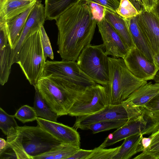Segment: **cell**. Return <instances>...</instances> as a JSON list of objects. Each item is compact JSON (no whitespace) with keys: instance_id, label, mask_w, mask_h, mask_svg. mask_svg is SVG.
Wrapping results in <instances>:
<instances>
[{"instance_id":"cell-40","label":"cell","mask_w":159,"mask_h":159,"mask_svg":"<svg viewBox=\"0 0 159 159\" xmlns=\"http://www.w3.org/2000/svg\"><path fill=\"white\" fill-rule=\"evenodd\" d=\"M153 60L154 63L159 68V54H156L154 55Z\"/></svg>"},{"instance_id":"cell-44","label":"cell","mask_w":159,"mask_h":159,"mask_svg":"<svg viewBox=\"0 0 159 159\" xmlns=\"http://www.w3.org/2000/svg\"><path fill=\"white\" fill-rule=\"evenodd\" d=\"M130 0V1L131 0Z\"/></svg>"},{"instance_id":"cell-2","label":"cell","mask_w":159,"mask_h":159,"mask_svg":"<svg viewBox=\"0 0 159 159\" xmlns=\"http://www.w3.org/2000/svg\"><path fill=\"white\" fill-rule=\"evenodd\" d=\"M7 135L8 145L17 159H33L61 143L38 125L11 127Z\"/></svg>"},{"instance_id":"cell-39","label":"cell","mask_w":159,"mask_h":159,"mask_svg":"<svg viewBox=\"0 0 159 159\" xmlns=\"http://www.w3.org/2000/svg\"><path fill=\"white\" fill-rule=\"evenodd\" d=\"M8 145L7 141L3 138H0V154L2 153L8 147Z\"/></svg>"},{"instance_id":"cell-30","label":"cell","mask_w":159,"mask_h":159,"mask_svg":"<svg viewBox=\"0 0 159 159\" xmlns=\"http://www.w3.org/2000/svg\"><path fill=\"white\" fill-rule=\"evenodd\" d=\"M13 115L7 114L1 107L0 108V128L5 135L11 127L18 126Z\"/></svg>"},{"instance_id":"cell-24","label":"cell","mask_w":159,"mask_h":159,"mask_svg":"<svg viewBox=\"0 0 159 159\" xmlns=\"http://www.w3.org/2000/svg\"><path fill=\"white\" fill-rule=\"evenodd\" d=\"M79 0H45L46 18L55 20L64 11Z\"/></svg>"},{"instance_id":"cell-20","label":"cell","mask_w":159,"mask_h":159,"mask_svg":"<svg viewBox=\"0 0 159 159\" xmlns=\"http://www.w3.org/2000/svg\"><path fill=\"white\" fill-rule=\"evenodd\" d=\"M104 19L120 36L129 50L135 47L125 19L106 8Z\"/></svg>"},{"instance_id":"cell-12","label":"cell","mask_w":159,"mask_h":159,"mask_svg":"<svg viewBox=\"0 0 159 159\" xmlns=\"http://www.w3.org/2000/svg\"><path fill=\"white\" fill-rule=\"evenodd\" d=\"M46 19L45 7L37 0L28 17L20 37L14 48L11 50L10 66L16 63L18 53L24 41L30 35L39 31Z\"/></svg>"},{"instance_id":"cell-15","label":"cell","mask_w":159,"mask_h":159,"mask_svg":"<svg viewBox=\"0 0 159 159\" xmlns=\"http://www.w3.org/2000/svg\"><path fill=\"white\" fill-rule=\"evenodd\" d=\"M128 119L127 111L121 104H109L93 114L76 116L73 127L76 129H88L90 125L97 122L109 120Z\"/></svg>"},{"instance_id":"cell-6","label":"cell","mask_w":159,"mask_h":159,"mask_svg":"<svg viewBox=\"0 0 159 159\" xmlns=\"http://www.w3.org/2000/svg\"><path fill=\"white\" fill-rule=\"evenodd\" d=\"M103 44L85 47L77 62L81 70L95 83L107 86L109 79V57L104 51Z\"/></svg>"},{"instance_id":"cell-3","label":"cell","mask_w":159,"mask_h":159,"mask_svg":"<svg viewBox=\"0 0 159 159\" xmlns=\"http://www.w3.org/2000/svg\"><path fill=\"white\" fill-rule=\"evenodd\" d=\"M34 86L52 111L59 116L68 114L70 108L86 88L51 75L42 77Z\"/></svg>"},{"instance_id":"cell-23","label":"cell","mask_w":159,"mask_h":159,"mask_svg":"<svg viewBox=\"0 0 159 159\" xmlns=\"http://www.w3.org/2000/svg\"><path fill=\"white\" fill-rule=\"evenodd\" d=\"M80 148L70 144L61 143L33 159H68Z\"/></svg>"},{"instance_id":"cell-37","label":"cell","mask_w":159,"mask_h":159,"mask_svg":"<svg viewBox=\"0 0 159 159\" xmlns=\"http://www.w3.org/2000/svg\"><path fill=\"white\" fill-rule=\"evenodd\" d=\"M159 0H142V7L145 10L150 11L154 9Z\"/></svg>"},{"instance_id":"cell-33","label":"cell","mask_w":159,"mask_h":159,"mask_svg":"<svg viewBox=\"0 0 159 159\" xmlns=\"http://www.w3.org/2000/svg\"><path fill=\"white\" fill-rule=\"evenodd\" d=\"M87 2L93 18L96 20L97 22L103 19L104 18L105 8L97 3L88 1Z\"/></svg>"},{"instance_id":"cell-9","label":"cell","mask_w":159,"mask_h":159,"mask_svg":"<svg viewBox=\"0 0 159 159\" xmlns=\"http://www.w3.org/2000/svg\"><path fill=\"white\" fill-rule=\"evenodd\" d=\"M58 77L75 84L86 87L96 84L73 61H46L42 77Z\"/></svg>"},{"instance_id":"cell-22","label":"cell","mask_w":159,"mask_h":159,"mask_svg":"<svg viewBox=\"0 0 159 159\" xmlns=\"http://www.w3.org/2000/svg\"><path fill=\"white\" fill-rule=\"evenodd\" d=\"M143 137V135L137 134L126 138L113 159H128L143 152L144 149L141 143Z\"/></svg>"},{"instance_id":"cell-28","label":"cell","mask_w":159,"mask_h":159,"mask_svg":"<svg viewBox=\"0 0 159 159\" xmlns=\"http://www.w3.org/2000/svg\"><path fill=\"white\" fill-rule=\"evenodd\" d=\"M14 116L23 123L36 120L38 117L33 107L27 105L21 106Z\"/></svg>"},{"instance_id":"cell-32","label":"cell","mask_w":159,"mask_h":159,"mask_svg":"<svg viewBox=\"0 0 159 159\" xmlns=\"http://www.w3.org/2000/svg\"><path fill=\"white\" fill-rule=\"evenodd\" d=\"M41 39L45 60L49 57L52 60L54 58V55L49 38L43 26L40 30Z\"/></svg>"},{"instance_id":"cell-4","label":"cell","mask_w":159,"mask_h":159,"mask_svg":"<svg viewBox=\"0 0 159 159\" xmlns=\"http://www.w3.org/2000/svg\"><path fill=\"white\" fill-rule=\"evenodd\" d=\"M109 79L106 88L109 104L119 105L147 81L139 79L126 67L124 59L109 57Z\"/></svg>"},{"instance_id":"cell-14","label":"cell","mask_w":159,"mask_h":159,"mask_svg":"<svg viewBox=\"0 0 159 159\" xmlns=\"http://www.w3.org/2000/svg\"><path fill=\"white\" fill-rule=\"evenodd\" d=\"M139 25L153 55L159 54V17L154 9L142 7L137 15Z\"/></svg>"},{"instance_id":"cell-38","label":"cell","mask_w":159,"mask_h":159,"mask_svg":"<svg viewBox=\"0 0 159 159\" xmlns=\"http://www.w3.org/2000/svg\"><path fill=\"white\" fill-rule=\"evenodd\" d=\"M151 141V138L150 136L148 138L143 137L142 138L141 140V143L144 149V151L149 146Z\"/></svg>"},{"instance_id":"cell-10","label":"cell","mask_w":159,"mask_h":159,"mask_svg":"<svg viewBox=\"0 0 159 159\" xmlns=\"http://www.w3.org/2000/svg\"><path fill=\"white\" fill-rule=\"evenodd\" d=\"M159 93V83L153 84L150 82L142 85L131 94L121 103L127 113L128 121L141 115L147 104Z\"/></svg>"},{"instance_id":"cell-36","label":"cell","mask_w":159,"mask_h":159,"mask_svg":"<svg viewBox=\"0 0 159 159\" xmlns=\"http://www.w3.org/2000/svg\"><path fill=\"white\" fill-rule=\"evenodd\" d=\"M93 151V150H87L80 148L75 154L68 159H89Z\"/></svg>"},{"instance_id":"cell-42","label":"cell","mask_w":159,"mask_h":159,"mask_svg":"<svg viewBox=\"0 0 159 159\" xmlns=\"http://www.w3.org/2000/svg\"><path fill=\"white\" fill-rule=\"evenodd\" d=\"M154 10L159 17V0Z\"/></svg>"},{"instance_id":"cell-35","label":"cell","mask_w":159,"mask_h":159,"mask_svg":"<svg viewBox=\"0 0 159 159\" xmlns=\"http://www.w3.org/2000/svg\"><path fill=\"white\" fill-rule=\"evenodd\" d=\"M145 108L152 112L159 110V93L148 102Z\"/></svg>"},{"instance_id":"cell-19","label":"cell","mask_w":159,"mask_h":159,"mask_svg":"<svg viewBox=\"0 0 159 159\" xmlns=\"http://www.w3.org/2000/svg\"><path fill=\"white\" fill-rule=\"evenodd\" d=\"M37 0H0V22H5L26 10Z\"/></svg>"},{"instance_id":"cell-31","label":"cell","mask_w":159,"mask_h":159,"mask_svg":"<svg viewBox=\"0 0 159 159\" xmlns=\"http://www.w3.org/2000/svg\"><path fill=\"white\" fill-rule=\"evenodd\" d=\"M120 148V146L114 148L105 149L98 147L93 149V152L89 159H113Z\"/></svg>"},{"instance_id":"cell-29","label":"cell","mask_w":159,"mask_h":159,"mask_svg":"<svg viewBox=\"0 0 159 159\" xmlns=\"http://www.w3.org/2000/svg\"><path fill=\"white\" fill-rule=\"evenodd\" d=\"M120 5L116 13L125 19L137 16L139 13L136 8L129 0H120Z\"/></svg>"},{"instance_id":"cell-21","label":"cell","mask_w":159,"mask_h":159,"mask_svg":"<svg viewBox=\"0 0 159 159\" xmlns=\"http://www.w3.org/2000/svg\"><path fill=\"white\" fill-rule=\"evenodd\" d=\"M137 16L125 19L136 47L151 62L154 63L153 54L139 25Z\"/></svg>"},{"instance_id":"cell-27","label":"cell","mask_w":159,"mask_h":159,"mask_svg":"<svg viewBox=\"0 0 159 159\" xmlns=\"http://www.w3.org/2000/svg\"><path fill=\"white\" fill-rule=\"evenodd\" d=\"M128 119H115L97 122L90 125L88 129L93 134L114 129H118L127 122Z\"/></svg>"},{"instance_id":"cell-26","label":"cell","mask_w":159,"mask_h":159,"mask_svg":"<svg viewBox=\"0 0 159 159\" xmlns=\"http://www.w3.org/2000/svg\"><path fill=\"white\" fill-rule=\"evenodd\" d=\"M151 141L149 146L134 159H159V129L149 136Z\"/></svg>"},{"instance_id":"cell-8","label":"cell","mask_w":159,"mask_h":159,"mask_svg":"<svg viewBox=\"0 0 159 159\" xmlns=\"http://www.w3.org/2000/svg\"><path fill=\"white\" fill-rule=\"evenodd\" d=\"M109 104L106 88L96 84L86 87L70 108L68 115L81 116L95 113Z\"/></svg>"},{"instance_id":"cell-11","label":"cell","mask_w":159,"mask_h":159,"mask_svg":"<svg viewBox=\"0 0 159 159\" xmlns=\"http://www.w3.org/2000/svg\"><path fill=\"white\" fill-rule=\"evenodd\" d=\"M123 59L129 70L139 79L153 80L159 70L154 63L151 62L136 47L130 49Z\"/></svg>"},{"instance_id":"cell-16","label":"cell","mask_w":159,"mask_h":159,"mask_svg":"<svg viewBox=\"0 0 159 159\" xmlns=\"http://www.w3.org/2000/svg\"><path fill=\"white\" fill-rule=\"evenodd\" d=\"M38 125L61 143L80 148V138L76 129L57 122L46 120L39 117Z\"/></svg>"},{"instance_id":"cell-7","label":"cell","mask_w":159,"mask_h":159,"mask_svg":"<svg viewBox=\"0 0 159 159\" xmlns=\"http://www.w3.org/2000/svg\"><path fill=\"white\" fill-rule=\"evenodd\" d=\"M159 129V118L145 107L142 114L135 119L128 121L124 125L110 134L102 143L106 148L137 134L148 135Z\"/></svg>"},{"instance_id":"cell-41","label":"cell","mask_w":159,"mask_h":159,"mask_svg":"<svg viewBox=\"0 0 159 159\" xmlns=\"http://www.w3.org/2000/svg\"><path fill=\"white\" fill-rule=\"evenodd\" d=\"M153 80L156 83H159V70L156 73Z\"/></svg>"},{"instance_id":"cell-18","label":"cell","mask_w":159,"mask_h":159,"mask_svg":"<svg viewBox=\"0 0 159 159\" xmlns=\"http://www.w3.org/2000/svg\"><path fill=\"white\" fill-rule=\"evenodd\" d=\"M36 1L24 12L9 21L5 22L8 43L11 50L13 49L16 45L25 23Z\"/></svg>"},{"instance_id":"cell-25","label":"cell","mask_w":159,"mask_h":159,"mask_svg":"<svg viewBox=\"0 0 159 159\" xmlns=\"http://www.w3.org/2000/svg\"><path fill=\"white\" fill-rule=\"evenodd\" d=\"M34 88L35 93L33 108L38 117L48 120L57 122L59 116L52 111L37 89Z\"/></svg>"},{"instance_id":"cell-13","label":"cell","mask_w":159,"mask_h":159,"mask_svg":"<svg viewBox=\"0 0 159 159\" xmlns=\"http://www.w3.org/2000/svg\"><path fill=\"white\" fill-rule=\"evenodd\" d=\"M97 25L106 54L115 58L124 59L129 50L120 36L104 18L97 22Z\"/></svg>"},{"instance_id":"cell-5","label":"cell","mask_w":159,"mask_h":159,"mask_svg":"<svg viewBox=\"0 0 159 159\" xmlns=\"http://www.w3.org/2000/svg\"><path fill=\"white\" fill-rule=\"evenodd\" d=\"M46 62L39 30L24 41L18 53L16 63L30 84L34 86L43 76Z\"/></svg>"},{"instance_id":"cell-43","label":"cell","mask_w":159,"mask_h":159,"mask_svg":"<svg viewBox=\"0 0 159 159\" xmlns=\"http://www.w3.org/2000/svg\"><path fill=\"white\" fill-rule=\"evenodd\" d=\"M152 112L154 116L159 118V110Z\"/></svg>"},{"instance_id":"cell-17","label":"cell","mask_w":159,"mask_h":159,"mask_svg":"<svg viewBox=\"0 0 159 159\" xmlns=\"http://www.w3.org/2000/svg\"><path fill=\"white\" fill-rule=\"evenodd\" d=\"M11 52L5 23L0 22V84L2 86L7 82L11 72Z\"/></svg>"},{"instance_id":"cell-1","label":"cell","mask_w":159,"mask_h":159,"mask_svg":"<svg viewBox=\"0 0 159 159\" xmlns=\"http://www.w3.org/2000/svg\"><path fill=\"white\" fill-rule=\"evenodd\" d=\"M58 30V53L62 60H77L90 44L97 25L86 0H79L56 20Z\"/></svg>"},{"instance_id":"cell-34","label":"cell","mask_w":159,"mask_h":159,"mask_svg":"<svg viewBox=\"0 0 159 159\" xmlns=\"http://www.w3.org/2000/svg\"><path fill=\"white\" fill-rule=\"evenodd\" d=\"M98 4L111 11L116 12L120 5L119 0H86Z\"/></svg>"}]
</instances>
